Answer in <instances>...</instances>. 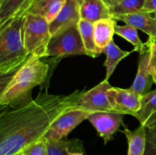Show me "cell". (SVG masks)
<instances>
[{
  "label": "cell",
  "instance_id": "ac0fdd59",
  "mask_svg": "<svg viewBox=\"0 0 156 155\" xmlns=\"http://www.w3.org/2000/svg\"><path fill=\"white\" fill-rule=\"evenodd\" d=\"M135 118L145 126L156 121V89L143 96L141 108Z\"/></svg>",
  "mask_w": 156,
  "mask_h": 155
},
{
  "label": "cell",
  "instance_id": "6da1fadb",
  "mask_svg": "<svg viewBox=\"0 0 156 155\" xmlns=\"http://www.w3.org/2000/svg\"><path fill=\"white\" fill-rule=\"evenodd\" d=\"M84 91L67 95L40 91L37 97L0 113V155H15L44 138L52 125L67 110L79 106Z\"/></svg>",
  "mask_w": 156,
  "mask_h": 155
},
{
  "label": "cell",
  "instance_id": "f546056e",
  "mask_svg": "<svg viewBox=\"0 0 156 155\" xmlns=\"http://www.w3.org/2000/svg\"><path fill=\"white\" fill-rule=\"evenodd\" d=\"M51 1H53V0H35L34 2L38 3V4H46V3H48ZM63 1H66V0H63Z\"/></svg>",
  "mask_w": 156,
  "mask_h": 155
},
{
  "label": "cell",
  "instance_id": "484cf974",
  "mask_svg": "<svg viewBox=\"0 0 156 155\" xmlns=\"http://www.w3.org/2000/svg\"><path fill=\"white\" fill-rule=\"evenodd\" d=\"M147 142L156 147V121L146 126Z\"/></svg>",
  "mask_w": 156,
  "mask_h": 155
},
{
  "label": "cell",
  "instance_id": "1f68e13d",
  "mask_svg": "<svg viewBox=\"0 0 156 155\" xmlns=\"http://www.w3.org/2000/svg\"><path fill=\"white\" fill-rule=\"evenodd\" d=\"M3 1V0H0V2H2Z\"/></svg>",
  "mask_w": 156,
  "mask_h": 155
},
{
  "label": "cell",
  "instance_id": "30bf717a",
  "mask_svg": "<svg viewBox=\"0 0 156 155\" xmlns=\"http://www.w3.org/2000/svg\"><path fill=\"white\" fill-rule=\"evenodd\" d=\"M81 20L78 0H66L56 18L50 24L52 37L56 36L73 27H77Z\"/></svg>",
  "mask_w": 156,
  "mask_h": 155
},
{
  "label": "cell",
  "instance_id": "277c9868",
  "mask_svg": "<svg viewBox=\"0 0 156 155\" xmlns=\"http://www.w3.org/2000/svg\"><path fill=\"white\" fill-rule=\"evenodd\" d=\"M24 41L29 56L47 57V49L52 36L50 24L44 17L33 13H25Z\"/></svg>",
  "mask_w": 156,
  "mask_h": 155
},
{
  "label": "cell",
  "instance_id": "3957f363",
  "mask_svg": "<svg viewBox=\"0 0 156 155\" xmlns=\"http://www.w3.org/2000/svg\"><path fill=\"white\" fill-rule=\"evenodd\" d=\"M25 13L19 14L0 27V74L16 71L30 56L24 46Z\"/></svg>",
  "mask_w": 156,
  "mask_h": 155
},
{
  "label": "cell",
  "instance_id": "603a6c76",
  "mask_svg": "<svg viewBox=\"0 0 156 155\" xmlns=\"http://www.w3.org/2000/svg\"><path fill=\"white\" fill-rule=\"evenodd\" d=\"M23 155H47V138H43L29 144L22 150Z\"/></svg>",
  "mask_w": 156,
  "mask_h": 155
},
{
  "label": "cell",
  "instance_id": "8992f818",
  "mask_svg": "<svg viewBox=\"0 0 156 155\" xmlns=\"http://www.w3.org/2000/svg\"><path fill=\"white\" fill-rule=\"evenodd\" d=\"M92 113L94 112L82 109L80 106L69 109L53 122L46 134L45 138L53 141L62 140L84 120L88 119V116Z\"/></svg>",
  "mask_w": 156,
  "mask_h": 155
},
{
  "label": "cell",
  "instance_id": "f1b7e54d",
  "mask_svg": "<svg viewBox=\"0 0 156 155\" xmlns=\"http://www.w3.org/2000/svg\"><path fill=\"white\" fill-rule=\"evenodd\" d=\"M103 1L105 2L108 5V7L111 9V7H113L114 5H115L117 4V3L120 0H103Z\"/></svg>",
  "mask_w": 156,
  "mask_h": 155
},
{
  "label": "cell",
  "instance_id": "ba28073f",
  "mask_svg": "<svg viewBox=\"0 0 156 155\" xmlns=\"http://www.w3.org/2000/svg\"><path fill=\"white\" fill-rule=\"evenodd\" d=\"M110 82L102 81L88 91H84L79 100V106L92 112H113L108 97V91L111 88Z\"/></svg>",
  "mask_w": 156,
  "mask_h": 155
},
{
  "label": "cell",
  "instance_id": "8fae6325",
  "mask_svg": "<svg viewBox=\"0 0 156 155\" xmlns=\"http://www.w3.org/2000/svg\"><path fill=\"white\" fill-rule=\"evenodd\" d=\"M149 46L146 51L140 54L136 75L129 88L131 91L141 96L151 91L152 84L155 83L149 70Z\"/></svg>",
  "mask_w": 156,
  "mask_h": 155
},
{
  "label": "cell",
  "instance_id": "cb8c5ba5",
  "mask_svg": "<svg viewBox=\"0 0 156 155\" xmlns=\"http://www.w3.org/2000/svg\"><path fill=\"white\" fill-rule=\"evenodd\" d=\"M149 49V70L156 84V37L149 38L147 42Z\"/></svg>",
  "mask_w": 156,
  "mask_h": 155
},
{
  "label": "cell",
  "instance_id": "2e32d148",
  "mask_svg": "<svg viewBox=\"0 0 156 155\" xmlns=\"http://www.w3.org/2000/svg\"><path fill=\"white\" fill-rule=\"evenodd\" d=\"M32 0H3L0 2V27L19 14L25 13Z\"/></svg>",
  "mask_w": 156,
  "mask_h": 155
},
{
  "label": "cell",
  "instance_id": "4316f807",
  "mask_svg": "<svg viewBox=\"0 0 156 155\" xmlns=\"http://www.w3.org/2000/svg\"><path fill=\"white\" fill-rule=\"evenodd\" d=\"M142 12L148 14H155L156 16V0H146Z\"/></svg>",
  "mask_w": 156,
  "mask_h": 155
},
{
  "label": "cell",
  "instance_id": "ffe728a7",
  "mask_svg": "<svg viewBox=\"0 0 156 155\" xmlns=\"http://www.w3.org/2000/svg\"><path fill=\"white\" fill-rule=\"evenodd\" d=\"M138 29L136 28L130 24H126L125 25L120 26L118 24L115 25V34L121 36L134 46L133 51L142 53L146 51L148 48L147 43H143L140 38L137 32Z\"/></svg>",
  "mask_w": 156,
  "mask_h": 155
},
{
  "label": "cell",
  "instance_id": "e0dca14e",
  "mask_svg": "<svg viewBox=\"0 0 156 155\" xmlns=\"http://www.w3.org/2000/svg\"><path fill=\"white\" fill-rule=\"evenodd\" d=\"M78 28L83 42L86 56L92 58L100 56L102 53L98 48L94 40V23L81 19L78 24Z\"/></svg>",
  "mask_w": 156,
  "mask_h": 155
},
{
  "label": "cell",
  "instance_id": "7c38bea8",
  "mask_svg": "<svg viewBox=\"0 0 156 155\" xmlns=\"http://www.w3.org/2000/svg\"><path fill=\"white\" fill-rule=\"evenodd\" d=\"M81 19L94 23L105 18H112L110 8L103 0H78Z\"/></svg>",
  "mask_w": 156,
  "mask_h": 155
},
{
  "label": "cell",
  "instance_id": "44dd1931",
  "mask_svg": "<svg viewBox=\"0 0 156 155\" xmlns=\"http://www.w3.org/2000/svg\"><path fill=\"white\" fill-rule=\"evenodd\" d=\"M146 0H120L115 5L110 9L111 17L114 18L117 16L142 12Z\"/></svg>",
  "mask_w": 156,
  "mask_h": 155
},
{
  "label": "cell",
  "instance_id": "83f0119b",
  "mask_svg": "<svg viewBox=\"0 0 156 155\" xmlns=\"http://www.w3.org/2000/svg\"><path fill=\"white\" fill-rule=\"evenodd\" d=\"M144 155H156V147L147 142Z\"/></svg>",
  "mask_w": 156,
  "mask_h": 155
},
{
  "label": "cell",
  "instance_id": "5bb4252c",
  "mask_svg": "<svg viewBox=\"0 0 156 155\" xmlns=\"http://www.w3.org/2000/svg\"><path fill=\"white\" fill-rule=\"evenodd\" d=\"M123 126L122 132L126 136L128 143L127 155H144L147 144L146 126L140 124L136 129L131 131L124 123Z\"/></svg>",
  "mask_w": 156,
  "mask_h": 155
},
{
  "label": "cell",
  "instance_id": "9a60e30c",
  "mask_svg": "<svg viewBox=\"0 0 156 155\" xmlns=\"http://www.w3.org/2000/svg\"><path fill=\"white\" fill-rule=\"evenodd\" d=\"M117 21L114 18H105L94 23V40L98 48L103 53L104 50L113 40L115 34Z\"/></svg>",
  "mask_w": 156,
  "mask_h": 155
},
{
  "label": "cell",
  "instance_id": "4fadbf2b",
  "mask_svg": "<svg viewBox=\"0 0 156 155\" xmlns=\"http://www.w3.org/2000/svg\"><path fill=\"white\" fill-rule=\"evenodd\" d=\"M116 21H121L142 30L149 36V38L156 37V16L151 14L140 12L138 13L117 16Z\"/></svg>",
  "mask_w": 156,
  "mask_h": 155
},
{
  "label": "cell",
  "instance_id": "d6a6232c",
  "mask_svg": "<svg viewBox=\"0 0 156 155\" xmlns=\"http://www.w3.org/2000/svg\"><path fill=\"white\" fill-rule=\"evenodd\" d=\"M35 1V0H33V2H34Z\"/></svg>",
  "mask_w": 156,
  "mask_h": 155
},
{
  "label": "cell",
  "instance_id": "7402d4cb",
  "mask_svg": "<svg viewBox=\"0 0 156 155\" xmlns=\"http://www.w3.org/2000/svg\"><path fill=\"white\" fill-rule=\"evenodd\" d=\"M69 140H53L47 139V155H69L68 150Z\"/></svg>",
  "mask_w": 156,
  "mask_h": 155
},
{
  "label": "cell",
  "instance_id": "5b68a950",
  "mask_svg": "<svg viewBox=\"0 0 156 155\" xmlns=\"http://www.w3.org/2000/svg\"><path fill=\"white\" fill-rule=\"evenodd\" d=\"M73 55H86L78 26L52 37L47 49V56L58 59Z\"/></svg>",
  "mask_w": 156,
  "mask_h": 155
},
{
  "label": "cell",
  "instance_id": "4dcf8cb0",
  "mask_svg": "<svg viewBox=\"0 0 156 155\" xmlns=\"http://www.w3.org/2000/svg\"><path fill=\"white\" fill-rule=\"evenodd\" d=\"M15 155H23V153H22V151H21V152H19V153H16V154H15Z\"/></svg>",
  "mask_w": 156,
  "mask_h": 155
},
{
  "label": "cell",
  "instance_id": "9c48e42d",
  "mask_svg": "<svg viewBox=\"0 0 156 155\" xmlns=\"http://www.w3.org/2000/svg\"><path fill=\"white\" fill-rule=\"evenodd\" d=\"M122 114L112 112H96L88 116V120L92 124L105 144L114 138V135L123 123Z\"/></svg>",
  "mask_w": 156,
  "mask_h": 155
},
{
  "label": "cell",
  "instance_id": "d6986e66",
  "mask_svg": "<svg viewBox=\"0 0 156 155\" xmlns=\"http://www.w3.org/2000/svg\"><path fill=\"white\" fill-rule=\"evenodd\" d=\"M132 51H124L122 50L117 44L114 43V40L108 44V46L104 50L103 53L106 55V60L104 65L106 67V78L105 80L109 81L110 78L114 73L117 65L124 58L129 56Z\"/></svg>",
  "mask_w": 156,
  "mask_h": 155
},
{
  "label": "cell",
  "instance_id": "52a82bcc",
  "mask_svg": "<svg viewBox=\"0 0 156 155\" xmlns=\"http://www.w3.org/2000/svg\"><path fill=\"white\" fill-rule=\"evenodd\" d=\"M108 97L114 112L136 117L141 108L143 96L133 92L129 88L111 87L108 91Z\"/></svg>",
  "mask_w": 156,
  "mask_h": 155
},
{
  "label": "cell",
  "instance_id": "d4e9b609",
  "mask_svg": "<svg viewBox=\"0 0 156 155\" xmlns=\"http://www.w3.org/2000/svg\"><path fill=\"white\" fill-rule=\"evenodd\" d=\"M68 153L69 155H85V150L82 141L76 138L69 140Z\"/></svg>",
  "mask_w": 156,
  "mask_h": 155
},
{
  "label": "cell",
  "instance_id": "7a4b0ae2",
  "mask_svg": "<svg viewBox=\"0 0 156 155\" xmlns=\"http://www.w3.org/2000/svg\"><path fill=\"white\" fill-rule=\"evenodd\" d=\"M50 65L41 58L30 56L27 60L9 77L1 81V106L18 105L30 97L32 90L43 84L48 78Z\"/></svg>",
  "mask_w": 156,
  "mask_h": 155
}]
</instances>
